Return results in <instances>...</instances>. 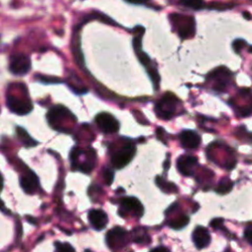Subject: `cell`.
Instances as JSON below:
<instances>
[{
    "mask_svg": "<svg viewBox=\"0 0 252 252\" xmlns=\"http://www.w3.org/2000/svg\"><path fill=\"white\" fill-rule=\"evenodd\" d=\"M70 159L74 168L85 173H90L95 163V153L93 150L85 151L75 148L70 155Z\"/></svg>",
    "mask_w": 252,
    "mask_h": 252,
    "instance_id": "6da1fadb",
    "label": "cell"
},
{
    "mask_svg": "<svg viewBox=\"0 0 252 252\" xmlns=\"http://www.w3.org/2000/svg\"><path fill=\"white\" fill-rule=\"evenodd\" d=\"M169 19L181 38H189L194 36L195 20L193 17L182 14H171Z\"/></svg>",
    "mask_w": 252,
    "mask_h": 252,
    "instance_id": "7a4b0ae2",
    "label": "cell"
},
{
    "mask_svg": "<svg viewBox=\"0 0 252 252\" xmlns=\"http://www.w3.org/2000/svg\"><path fill=\"white\" fill-rule=\"evenodd\" d=\"M179 99L172 94L166 93L164 94L156 103L155 110L159 119L167 120L172 118L175 114L177 103Z\"/></svg>",
    "mask_w": 252,
    "mask_h": 252,
    "instance_id": "3957f363",
    "label": "cell"
},
{
    "mask_svg": "<svg viewBox=\"0 0 252 252\" xmlns=\"http://www.w3.org/2000/svg\"><path fill=\"white\" fill-rule=\"evenodd\" d=\"M136 155V147L132 143H126L120 148L116 149L110 158L111 164L116 169H121L125 167Z\"/></svg>",
    "mask_w": 252,
    "mask_h": 252,
    "instance_id": "277c9868",
    "label": "cell"
},
{
    "mask_svg": "<svg viewBox=\"0 0 252 252\" xmlns=\"http://www.w3.org/2000/svg\"><path fill=\"white\" fill-rule=\"evenodd\" d=\"M118 214L123 218L127 216L141 218L144 214V207L140 200L135 197H123L120 200Z\"/></svg>",
    "mask_w": 252,
    "mask_h": 252,
    "instance_id": "5b68a950",
    "label": "cell"
},
{
    "mask_svg": "<svg viewBox=\"0 0 252 252\" xmlns=\"http://www.w3.org/2000/svg\"><path fill=\"white\" fill-rule=\"evenodd\" d=\"M105 242L109 249L117 250L126 246L128 242V232L123 227L115 226L107 231Z\"/></svg>",
    "mask_w": 252,
    "mask_h": 252,
    "instance_id": "8992f818",
    "label": "cell"
},
{
    "mask_svg": "<svg viewBox=\"0 0 252 252\" xmlns=\"http://www.w3.org/2000/svg\"><path fill=\"white\" fill-rule=\"evenodd\" d=\"M7 106L8 108L19 115L28 114L32 109V104L28 95L19 96L16 94H7Z\"/></svg>",
    "mask_w": 252,
    "mask_h": 252,
    "instance_id": "52a82bcc",
    "label": "cell"
},
{
    "mask_svg": "<svg viewBox=\"0 0 252 252\" xmlns=\"http://www.w3.org/2000/svg\"><path fill=\"white\" fill-rule=\"evenodd\" d=\"M31 59L24 53H17L10 57L9 70L12 74L23 76L26 75L31 69Z\"/></svg>",
    "mask_w": 252,
    "mask_h": 252,
    "instance_id": "ba28073f",
    "label": "cell"
},
{
    "mask_svg": "<svg viewBox=\"0 0 252 252\" xmlns=\"http://www.w3.org/2000/svg\"><path fill=\"white\" fill-rule=\"evenodd\" d=\"M94 120L98 129L104 134H114L119 130L118 120L110 113L100 112L95 116Z\"/></svg>",
    "mask_w": 252,
    "mask_h": 252,
    "instance_id": "9c48e42d",
    "label": "cell"
},
{
    "mask_svg": "<svg viewBox=\"0 0 252 252\" xmlns=\"http://www.w3.org/2000/svg\"><path fill=\"white\" fill-rule=\"evenodd\" d=\"M71 117H74L72 113L62 105L53 106L47 114L49 124L56 129H59V127H63L62 122H66L67 119H70Z\"/></svg>",
    "mask_w": 252,
    "mask_h": 252,
    "instance_id": "30bf717a",
    "label": "cell"
},
{
    "mask_svg": "<svg viewBox=\"0 0 252 252\" xmlns=\"http://www.w3.org/2000/svg\"><path fill=\"white\" fill-rule=\"evenodd\" d=\"M198 164V159L196 157L183 155L176 160V167L178 171L184 176H191Z\"/></svg>",
    "mask_w": 252,
    "mask_h": 252,
    "instance_id": "8fae6325",
    "label": "cell"
},
{
    "mask_svg": "<svg viewBox=\"0 0 252 252\" xmlns=\"http://www.w3.org/2000/svg\"><path fill=\"white\" fill-rule=\"evenodd\" d=\"M181 146L186 150H195L200 146L201 137L193 130H183L179 135Z\"/></svg>",
    "mask_w": 252,
    "mask_h": 252,
    "instance_id": "7c38bea8",
    "label": "cell"
},
{
    "mask_svg": "<svg viewBox=\"0 0 252 252\" xmlns=\"http://www.w3.org/2000/svg\"><path fill=\"white\" fill-rule=\"evenodd\" d=\"M192 240L197 249H204L211 243V234L204 226H196L192 232Z\"/></svg>",
    "mask_w": 252,
    "mask_h": 252,
    "instance_id": "4fadbf2b",
    "label": "cell"
},
{
    "mask_svg": "<svg viewBox=\"0 0 252 252\" xmlns=\"http://www.w3.org/2000/svg\"><path fill=\"white\" fill-rule=\"evenodd\" d=\"M88 218L91 225L95 230L103 229L108 222L107 215L100 209H92L88 214Z\"/></svg>",
    "mask_w": 252,
    "mask_h": 252,
    "instance_id": "5bb4252c",
    "label": "cell"
},
{
    "mask_svg": "<svg viewBox=\"0 0 252 252\" xmlns=\"http://www.w3.org/2000/svg\"><path fill=\"white\" fill-rule=\"evenodd\" d=\"M20 184L25 192L33 194L38 188V180L35 174L32 171L24 173L20 178Z\"/></svg>",
    "mask_w": 252,
    "mask_h": 252,
    "instance_id": "9a60e30c",
    "label": "cell"
},
{
    "mask_svg": "<svg viewBox=\"0 0 252 252\" xmlns=\"http://www.w3.org/2000/svg\"><path fill=\"white\" fill-rule=\"evenodd\" d=\"M132 239L138 244H145L150 241L149 234L147 230L143 227H136L132 231Z\"/></svg>",
    "mask_w": 252,
    "mask_h": 252,
    "instance_id": "2e32d148",
    "label": "cell"
},
{
    "mask_svg": "<svg viewBox=\"0 0 252 252\" xmlns=\"http://www.w3.org/2000/svg\"><path fill=\"white\" fill-rule=\"evenodd\" d=\"M156 184L165 193H175L177 192L178 187L172 182H167L163 177L157 176L156 177Z\"/></svg>",
    "mask_w": 252,
    "mask_h": 252,
    "instance_id": "e0dca14e",
    "label": "cell"
},
{
    "mask_svg": "<svg viewBox=\"0 0 252 252\" xmlns=\"http://www.w3.org/2000/svg\"><path fill=\"white\" fill-rule=\"evenodd\" d=\"M232 187H233V182L228 178H223L217 185L216 192L220 195H224V194H227L228 192H230Z\"/></svg>",
    "mask_w": 252,
    "mask_h": 252,
    "instance_id": "ac0fdd59",
    "label": "cell"
},
{
    "mask_svg": "<svg viewBox=\"0 0 252 252\" xmlns=\"http://www.w3.org/2000/svg\"><path fill=\"white\" fill-rule=\"evenodd\" d=\"M189 222V217L186 215H182L176 219H174L173 220H170L168 225L172 228V229H182L184 226H186Z\"/></svg>",
    "mask_w": 252,
    "mask_h": 252,
    "instance_id": "d6986e66",
    "label": "cell"
},
{
    "mask_svg": "<svg viewBox=\"0 0 252 252\" xmlns=\"http://www.w3.org/2000/svg\"><path fill=\"white\" fill-rule=\"evenodd\" d=\"M17 131H18V136H19L20 140L22 141V143H23L25 146L31 147V146L36 145V142L29 136V134L26 132V130H24V129L18 127V128H17Z\"/></svg>",
    "mask_w": 252,
    "mask_h": 252,
    "instance_id": "ffe728a7",
    "label": "cell"
},
{
    "mask_svg": "<svg viewBox=\"0 0 252 252\" xmlns=\"http://www.w3.org/2000/svg\"><path fill=\"white\" fill-rule=\"evenodd\" d=\"M179 2L181 5L194 10H200L205 7L203 0H179Z\"/></svg>",
    "mask_w": 252,
    "mask_h": 252,
    "instance_id": "44dd1931",
    "label": "cell"
},
{
    "mask_svg": "<svg viewBox=\"0 0 252 252\" xmlns=\"http://www.w3.org/2000/svg\"><path fill=\"white\" fill-rule=\"evenodd\" d=\"M102 176H103V180L105 182L106 185H111L113 178H114V173L110 168H104L102 170Z\"/></svg>",
    "mask_w": 252,
    "mask_h": 252,
    "instance_id": "7402d4cb",
    "label": "cell"
},
{
    "mask_svg": "<svg viewBox=\"0 0 252 252\" xmlns=\"http://www.w3.org/2000/svg\"><path fill=\"white\" fill-rule=\"evenodd\" d=\"M246 41L243 40V39H235L233 42H232V47H233V50L235 51V53H240L241 50L246 46Z\"/></svg>",
    "mask_w": 252,
    "mask_h": 252,
    "instance_id": "603a6c76",
    "label": "cell"
},
{
    "mask_svg": "<svg viewBox=\"0 0 252 252\" xmlns=\"http://www.w3.org/2000/svg\"><path fill=\"white\" fill-rule=\"evenodd\" d=\"M55 247H56V250H58V251H71V250H74V248L69 243L56 242L55 243Z\"/></svg>",
    "mask_w": 252,
    "mask_h": 252,
    "instance_id": "cb8c5ba5",
    "label": "cell"
},
{
    "mask_svg": "<svg viewBox=\"0 0 252 252\" xmlns=\"http://www.w3.org/2000/svg\"><path fill=\"white\" fill-rule=\"evenodd\" d=\"M222 222H223V220L222 219H214L210 225L214 228V229H220L222 227Z\"/></svg>",
    "mask_w": 252,
    "mask_h": 252,
    "instance_id": "d4e9b609",
    "label": "cell"
},
{
    "mask_svg": "<svg viewBox=\"0 0 252 252\" xmlns=\"http://www.w3.org/2000/svg\"><path fill=\"white\" fill-rule=\"evenodd\" d=\"M244 238L250 245H252V227H247L244 230Z\"/></svg>",
    "mask_w": 252,
    "mask_h": 252,
    "instance_id": "484cf974",
    "label": "cell"
},
{
    "mask_svg": "<svg viewBox=\"0 0 252 252\" xmlns=\"http://www.w3.org/2000/svg\"><path fill=\"white\" fill-rule=\"evenodd\" d=\"M129 3H132V4H144L146 2H148L149 0H125Z\"/></svg>",
    "mask_w": 252,
    "mask_h": 252,
    "instance_id": "4316f807",
    "label": "cell"
},
{
    "mask_svg": "<svg viewBox=\"0 0 252 252\" xmlns=\"http://www.w3.org/2000/svg\"><path fill=\"white\" fill-rule=\"evenodd\" d=\"M170 166V160L169 158H166V160L163 162V167H164V170H167V168Z\"/></svg>",
    "mask_w": 252,
    "mask_h": 252,
    "instance_id": "83f0119b",
    "label": "cell"
},
{
    "mask_svg": "<svg viewBox=\"0 0 252 252\" xmlns=\"http://www.w3.org/2000/svg\"><path fill=\"white\" fill-rule=\"evenodd\" d=\"M158 250H160V251H167L168 249L163 247V246H158V247H156V248L152 249V251H158Z\"/></svg>",
    "mask_w": 252,
    "mask_h": 252,
    "instance_id": "f1b7e54d",
    "label": "cell"
},
{
    "mask_svg": "<svg viewBox=\"0 0 252 252\" xmlns=\"http://www.w3.org/2000/svg\"><path fill=\"white\" fill-rule=\"evenodd\" d=\"M243 16H244V18L247 19V20H250V19H251V15H250V13H248L247 11L243 12Z\"/></svg>",
    "mask_w": 252,
    "mask_h": 252,
    "instance_id": "f546056e",
    "label": "cell"
},
{
    "mask_svg": "<svg viewBox=\"0 0 252 252\" xmlns=\"http://www.w3.org/2000/svg\"><path fill=\"white\" fill-rule=\"evenodd\" d=\"M2 188H3V177H2V175L0 173V192H1Z\"/></svg>",
    "mask_w": 252,
    "mask_h": 252,
    "instance_id": "4dcf8cb0",
    "label": "cell"
},
{
    "mask_svg": "<svg viewBox=\"0 0 252 252\" xmlns=\"http://www.w3.org/2000/svg\"><path fill=\"white\" fill-rule=\"evenodd\" d=\"M249 51H250V52H252V47L249 49Z\"/></svg>",
    "mask_w": 252,
    "mask_h": 252,
    "instance_id": "1f68e13d",
    "label": "cell"
}]
</instances>
